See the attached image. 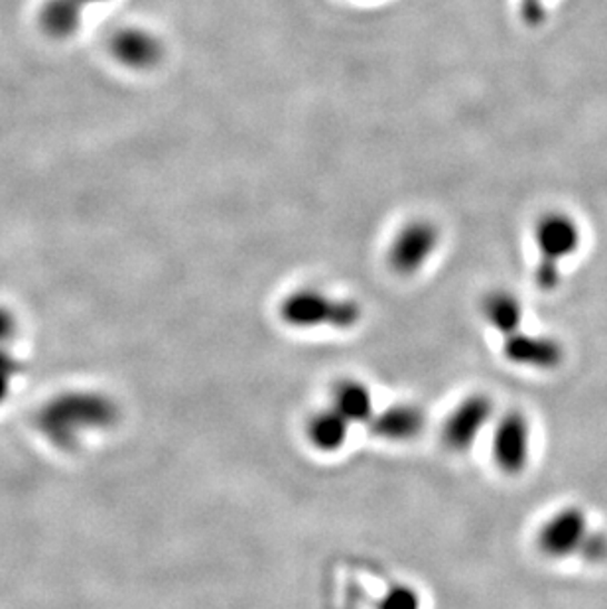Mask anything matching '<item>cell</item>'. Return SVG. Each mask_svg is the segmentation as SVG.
I'll list each match as a JSON object with an SVG mask.
<instances>
[{"label": "cell", "mask_w": 607, "mask_h": 609, "mask_svg": "<svg viewBox=\"0 0 607 609\" xmlns=\"http://www.w3.org/2000/svg\"><path fill=\"white\" fill-rule=\"evenodd\" d=\"M279 318L284 326L300 332H312L320 327L350 332L362 322L363 308L353 298L334 296L316 286H302L282 298Z\"/></svg>", "instance_id": "1"}, {"label": "cell", "mask_w": 607, "mask_h": 609, "mask_svg": "<svg viewBox=\"0 0 607 609\" xmlns=\"http://www.w3.org/2000/svg\"><path fill=\"white\" fill-rule=\"evenodd\" d=\"M533 238L538 255L535 283L540 291H555L563 281L564 261L580 248V225L568 213L548 212L538 217Z\"/></svg>", "instance_id": "2"}, {"label": "cell", "mask_w": 607, "mask_h": 609, "mask_svg": "<svg viewBox=\"0 0 607 609\" xmlns=\"http://www.w3.org/2000/svg\"><path fill=\"white\" fill-rule=\"evenodd\" d=\"M113 420V406L91 393L65 395L48 406L42 415L45 433L55 440L71 444L81 434L93 433Z\"/></svg>", "instance_id": "3"}, {"label": "cell", "mask_w": 607, "mask_h": 609, "mask_svg": "<svg viewBox=\"0 0 607 609\" xmlns=\"http://www.w3.org/2000/svg\"><path fill=\"white\" fill-rule=\"evenodd\" d=\"M442 243V231L434 221H406L395 237L391 238L387 248V263L398 276H414L423 273Z\"/></svg>", "instance_id": "4"}, {"label": "cell", "mask_w": 607, "mask_h": 609, "mask_svg": "<svg viewBox=\"0 0 607 609\" xmlns=\"http://www.w3.org/2000/svg\"><path fill=\"white\" fill-rule=\"evenodd\" d=\"M533 456V424L520 410H507L495 418L492 430V459L503 476L517 477L528 468Z\"/></svg>", "instance_id": "5"}, {"label": "cell", "mask_w": 607, "mask_h": 609, "mask_svg": "<svg viewBox=\"0 0 607 609\" xmlns=\"http://www.w3.org/2000/svg\"><path fill=\"white\" fill-rule=\"evenodd\" d=\"M495 403L484 393L462 398L442 424V444L452 451H467L476 446L485 430L495 423Z\"/></svg>", "instance_id": "6"}, {"label": "cell", "mask_w": 607, "mask_h": 609, "mask_svg": "<svg viewBox=\"0 0 607 609\" xmlns=\"http://www.w3.org/2000/svg\"><path fill=\"white\" fill-rule=\"evenodd\" d=\"M590 522L580 507H563L553 512L537 532V548L546 558L563 560L580 552L590 535Z\"/></svg>", "instance_id": "7"}, {"label": "cell", "mask_w": 607, "mask_h": 609, "mask_svg": "<svg viewBox=\"0 0 607 609\" xmlns=\"http://www.w3.org/2000/svg\"><path fill=\"white\" fill-rule=\"evenodd\" d=\"M502 354L513 365L537 372H553L564 362V347L558 339L523 329L503 337Z\"/></svg>", "instance_id": "8"}, {"label": "cell", "mask_w": 607, "mask_h": 609, "mask_svg": "<svg viewBox=\"0 0 607 609\" xmlns=\"http://www.w3.org/2000/svg\"><path fill=\"white\" fill-rule=\"evenodd\" d=\"M426 415L423 408L413 403H393L381 410L367 423L371 436L391 444H406L423 434Z\"/></svg>", "instance_id": "9"}, {"label": "cell", "mask_w": 607, "mask_h": 609, "mask_svg": "<svg viewBox=\"0 0 607 609\" xmlns=\"http://www.w3.org/2000/svg\"><path fill=\"white\" fill-rule=\"evenodd\" d=\"M479 309H482V318L485 319V324L502 337L510 336V334L523 329L525 308H523V302L517 298V294H513L510 291L495 288V291L487 292L482 298Z\"/></svg>", "instance_id": "10"}, {"label": "cell", "mask_w": 607, "mask_h": 609, "mask_svg": "<svg viewBox=\"0 0 607 609\" xmlns=\"http://www.w3.org/2000/svg\"><path fill=\"white\" fill-rule=\"evenodd\" d=\"M353 424L340 415L334 406L327 405L310 416L306 423V438L322 454H334L350 440Z\"/></svg>", "instance_id": "11"}, {"label": "cell", "mask_w": 607, "mask_h": 609, "mask_svg": "<svg viewBox=\"0 0 607 609\" xmlns=\"http://www.w3.org/2000/svg\"><path fill=\"white\" fill-rule=\"evenodd\" d=\"M330 405L334 406L340 415L345 416L350 423L367 424L375 415V398L370 387L360 379L345 377L332 387Z\"/></svg>", "instance_id": "12"}, {"label": "cell", "mask_w": 607, "mask_h": 609, "mask_svg": "<svg viewBox=\"0 0 607 609\" xmlns=\"http://www.w3.org/2000/svg\"><path fill=\"white\" fill-rule=\"evenodd\" d=\"M117 50L132 65H150V63L156 62L160 55L159 42L152 40L150 35L141 34V32L123 35L119 40Z\"/></svg>", "instance_id": "13"}, {"label": "cell", "mask_w": 607, "mask_h": 609, "mask_svg": "<svg viewBox=\"0 0 607 609\" xmlns=\"http://www.w3.org/2000/svg\"><path fill=\"white\" fill-rule=\"evenodd\" d=\"M377 609H423V598L411 583H393L381 596Z\"/></svg>", "instance_id": "14"}, {"label": "cell", "mask_w": 607, "mask_h": 609, "mask_svg": "<svg viewBox=\"0 0 607 609\" xmlns=\"http://www.w3.org/2000/svg\"><path fill=\"white\" fill-rule=\"evenodd\" d=\"M578 557L590 565H601L607 560V535L599 530H590L588 539L584 540Z\"/></svg>", "instance_id": "15"}, {"label": "cell", "mask_w": 607, "mask_h": 609, "mask_svg": "<svg viewBox=\"0 0 607 609\" xmlns=\"http://www.w3.org/2000/svg\"><path fill=\"white\" fill-rule=\"evenodd\" d=\"M546 2L548 0H519V14L527 27L537 28L545 22Z\"/></svg>", "instance_id": "16"}]
</instances>
